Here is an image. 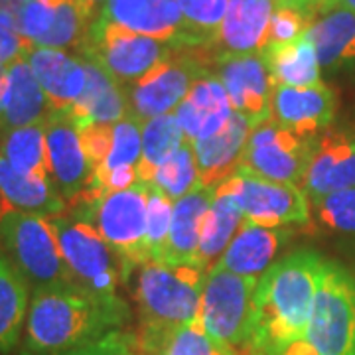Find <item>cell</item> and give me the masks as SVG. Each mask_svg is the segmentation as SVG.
<instances>
[{
    "mask_svg": "<svg viewBox=\"0 0 355 355\" xmlns=\"http://www.w3.org/2000/svg\"><path fill=\"white\" fill-rule=\"evenodd\" d=\"M128 320L130 308L121 296H97L71 282L36 286L22 352L50 355L76 349L125 328Z\"/></svg>",
    "mask_w": 355,
    "mask_h": 355,
    "instance_id": "1",
    "label": "cell"
},
{
    "mask_svg": "<svg viewBox=\"0 0 355 355\" xmlns=\"http://www.w3.org/2000/svg\"><path fill=\"white\" fill-rule=\"evenodd\" d=\"M328 259L312 249L282 257L261 275L254 291V326L243 354L280 355L304 338Z\"/></svg>",
    "mask_w": 355,
    "mask_h": 355,
    "instance_id": "2",
    "label": "cell"
},
{
    "mask_svg": "<svg viewBox=\"0 0 355 355\" xmlns=\"http://www.w3.org/2000/svg\"><path fill=\"white\" fill-rule=\"evenodd\" d=\"M207 270L196 261H148L139 268L135 300L140 343L158 355L166 340L200 316Z\"/></svg>",
    "mask_w": 355,
    "mask_h": 355,
    "instance_id": "3",
    "label": "cell"
},
{
    "mask_svg": "<svg viewBox=\"0 0 355 355\" xmlns=\"http://www.w3.org/2000/svg\"><path fill=\"white\" fill-rule=\"evenodd\" d=\"M0 245L34 288L71 282L51 217L0 209Z\"/></svg>",
    "mask_w": 355,
    "mask_h": 355,
    "instance_id": "4",
    "label": "cell"
},
{
    "mask_svg": "<svg viewBox=\"0 0 355 355\" xmlns=\"http://www.w3.org/2000/svg\"><path fill=\"white\" fill-rule=\"evenodd\" d=\"M51 225L71 282L97 296H119L121 265L93 219L83 209H73L71 216L51 217Z\"/></svg>",
    "mask_w": 355,
    "mask_h": 355,
    "instance_id": "5",
    "label": "cell"
},
{
    "mask_svg": "<svg viewBox=\"0 0 355 355\" xmlns=\"http://www.w3.org/2000/svg\"><path fill=\"white\" fill-rule=\"evenodd\" d=\"M259 279L211 266L205 275L200 320L216 342L247 349L254 326V291Z\"/></svg>",
    "mask_w": 355,
    "mask_h": 355,
    "instance_id": "6",
    "label": "cell"
},
{
    "mask_svg": "<svg viewBox=\"0 0 355 355\" xmlns=\"http://www.w3.org/2000/svg\"><path fill=\"white\" fill-rule=\"evenodd\" d=\"M83 209L103 239L113 249L119 265L123 284H127L135 268L148 263L146 254V209H148V184L137 182L130 188L107 193L93 207H73Z\"/></svg>",
    "mask_w": 355,
    "mask_h": 355,
    "instance_id": "7",
    "label": "cell"
},
{
    "mask_svg": "<svg viewBox=\"0 0 355 355\" xmlns=\"http://www.w3.org/2000/svg\"><path fill=\"white\" fill-rule=\"evenodd\" d=\"M176 48L160 40L137 34L99 16L89 28L87 38L76 53L97 64L127 87L168 60Z\"/></svg>",
    "mask_w": 355,
    "mask_h": 355,
    "instance_id": "8",
    "label": "cell"
},
{
    "mask_svg": "<svg viewBox=\"0 0 355 355\" xmlns=\"http://www.w3.org/2000/svg\"><path fill=\"white\" fill-rule=\"evenodd\" d=\"M314 355H355V279L328 261L304 334Z\"/></svg>",
    "mask_w": 355,
    "mask_h": 355,
    "instance_id": "9",
    "label": "cell"
},
{
    "mask_svg": "<svg viewBox=\"0 0 355 355\" xmlns=\"http://www.w3.org/2000/svg\"><path fill=\"white\" fill-rule=\"evenodd\" d=\"M217 191L229 193L241 207L245 223L261 227H308L312 223V203L300 186L272 182L237 170Z\"/></svg>",
    "mask_w": 355,
    "mask_h": 355,
    "instance_id": "10",
    "label": "cell"
},
{
    "mask_svg": "<svg viewBox=\"0 0 355 355\" xmlns=\"http://www.w3.org/2000/svg\"><path fill=\"white\" fill-rule=\"evenodd\" d=\"M207 48H182L176 50L162 64L153 67L139 81L127 85V97L130 114L140 123L174 113L176 107L184 101L188 91L198 77L211 69L214 53L209 55Z\"/></svg>",
    "mask_w": 355,
    "mask_h": 355,
    "instance_id": "11",
    "label": "cell"
},
{
    "mask_svg": "<svg viewBox=\"0 0 355 355\" xmlns=\"http://www.w3.org/2000/svg\"><path fill=\"white\" fill-rule=\"evenodd\" d=\"M312 144L314 139H304L280 127L272 119H266L251 130L239 170L302 188Z\"/></svg>",
    "mask_w": 355,
    "mask_h": 355,
    "instance_id": "12",
    "label": "cell"
},
{
    "mask_svg": "<svg viewBox=\"0 0 355 355\" xmlns=\"http://www.w3.org/2000/svg\"><path fill=\"white\" fill-rule=\"evenodd\" d=\"M211 69L227 91L235 113L247 116L253 127L270 119V97L275 85L261 53L214 55Z\"/></svg>",
    "mask_w": 355,
    "mask_h": 355,
    "instance_id": "13",
    "label": "cell"
},
{
    "mask_svg": "<svg viewBox=\"0 0 355 355\" xmlns=\"http://www.w3.org/2000/svg\"><path fill=\"white\" fill-rule=\"evenodd\" d=\"M99 16L176 50L200 48L176 0H107Z\"/></svg>",
    "mask_w": 355,
    "mask_h": 355,
    "instance_id": "14",
    "label": "cell"
},
{
    "mask_svg": "<svg viewBox=\"0 0 355 355\" xmlns=\"http://www.w3.org/2000/svg\"><path fill=\"white\" fill-rule=\"evenodd\" d=\"M46 150L51 184L67 207H77L87 188L91 168L81 144L79 128L67 114H50L46 121Z\"/></svg>",
    "mask_w": 355,
    "mask_h": 355,
    "instance_id": "15",
    "label": "cell"
},
{
    "mask_svg": "<svg viewBox=\"0 0 355 355\" xmlns=\"http://www.w3.org/2000/svg\"><path fill=\"white\" fill-rule=\"evenodd\" d=\"M355 188V130L328 128L314 139L302 190L310 200Z\"/></svg>",
    "mask_w": 355,
    "mask_h": 355,
    "instance_id": "16",
    "label": "cell"
},
{
    "mask_svg": "<svg viewBox=\"0 0 355 355\" xmlns=\"http://www.w3.org/2000/svg\"><path fill=\"white\" fill-rule=\"evenodd\" d=\"M336 107V95L324 81L312 87L275 85L270 119L304 139H316L331 128Z\"/></svg>",
    "mask_w": 355,
    "mask_h": 355,
    "instance_id": "17",
    "label": "cell"
},
{
    "mask_svg": "<svg viewBox=\"0 0 355 355\" xmlns=\"http://www.w3.org/2000/svg\"><path fill=\"white\" fill-rule=\"evenodd\" d=\"M28 64L44 89L53 114H69L87 85V65L77 53L32 48Z\"/></svg>",
    "mask_w": 355,
    "mask_h": 355,
    "instance_id": "18",
    "label": "cell"
},
{
    "mask_svg": "<svg viewBox=\"0 0 355 355\" xmlns=\"http://www.w3.org/2000/svg\"><path fill=\"white\" fill-rule=\"evenodd\" d=\"M174 113L186 140L198 142L217 135L227 125L235 111L223 83L214 73V69H207L193 81L188 95Z\"/></svg>",
    "mask_w": 355,
    "mask_h": 355,
    "instance_id": "19",
    "label": "cell"
},
{
    "mask_svg": "<svg viewBox=\"0 0 355 355\" xmlns=\"http://www.w3.org/2000/svg\"><path fill=\"white\" fill-rule=\"evenodd\" d=\"M275 8L277 0H229L227 14L211 48L214 55L261 53Z\"/></svg>",
    "mask_w": 355,
    "mask_h": 355,
    "instance_id": "20",
    "label": "cell"
},
{
    "mask_svg": "<svg viewBox=\"0 0 355 355\" xmlns=\"http://www.w3.org/2000/svg\"><path fill=\"white\" fill-rule=\"evenodd\" d=\"M251 130L253 125L247 116L233 113L227 125L217 135L191 142L200 172V186L217 188L241 168L243 153Z\"/></svg>",
    "mask_w": 355,
    "mask_h": 355,
    "instance_id": "21",
    "label": "cell"
},
{
    "mask_svg": "<svg viewBox=\"0 0 355 355\" xmlns=\"http://www.w3.org/2000/svg\"><path fill=\"white\" fill-rule=\"evenodd\" d=\"M85 65H87V85L67 114L76 123V127L114 125L130 116V105H128L125 85H121L97 64L85 60Z\"/></svg>",
    "mask_w": 355,
    "mask_h": 355,
    "instance_id": "22",
    "label": "cell"
},
{
    "mask_svg": "<svg viewBox=\"0 0 355 355\" xmlns=\"http://www.w3.org/2000/svg\"><path fill=\"white\" fill-rule=\"evenodd\" d=\"M291 235L292 231L288 227L270 229L243 223L217 265L243 277L261 279V275L272 265V259L279 254L284 243L291 241Z\"/></svg>",
    "mask_w": 355,
    "mask_h": 355,
    "instance_id": "23",
    "label": "cell"
},
{
    "mask_svg": "<svg viewBox=\"0 0 355 355\" xmlns=\"http://www.w3.org/2000/svg\"><path fill=\"white\" fill-rule=\"evenodd\" d=\"M0 209L55 217L64 216L67 203L50 178L24 174L0 154Z\"/></svg>",
    "mask_w": 355,
    "mask_h": 355,
    "instance_id": "24",
    "label": "cell"
},
{
    "mask_svg": "<svg viewBox=\"0 0 355 355\" xmlns=\"http://www.w3.org/2000/svg\"><path fill=\"white\" fill-rule=\"evenodd\" d=\"M50 114L51 109L48 97L34 76L28 60H18L8 65L6 67L2 135L12 128L46 123L50 119Z\"/></svg>",
    "mask_w": 355,
    "mask_h": 355,
    "instance_id": "25",
    "label": "cell"
},
{
    "mask_svg": "<svg viewBox=\"0 0 355 355\" xmlns=\"http://www.w3.org/2000/svg\"><path fill=\"white\" fill-rule=\"evenodd\" d=\"M322 71H340L355 65V12L334 8L320 14L310 30Z\"/></svg>",
    "mask_w": 355,
    "mask_h": 355,
    "instance_id": "26",
    "label": "cell"
},
{
    "mask_svg": "<svg viewBox=\"0 0 355 355\" xmlns=\"http://www.w3.org/2000/svg\"><path fill=\"white\" fill-rule=\"evenodd\" d=\"M216 190L217 188L198 186L196 190L174 202L168 249L164 254L166 261H196L198 263L202 221L216 200Z\"/></svg>",
    "mask_w": 355,
    "mask_h": 355,
    "instance_id": "27",
    "label": "cell"
},
{
    "mask_svg": "<svg viewBox=\"0 0 355 355\" xmlns=\"http://www.w3.org/2000/svg\"><path fill=\"white\" fill-rule=\"evenodd\" d=\"M261 55L272 85L312 87L322 83V67L318 62L316 48L312 40L308 38V32L291 44L266 46Z\"/></svg>",
    "mask_w": 355,
    "mask_h": 355,
    "instance_id": "28",
    "label": "cell"
},
{
    "mask_svg": "<svg viewBox=\"0 0 355 355\" xmlns=\"http://www.w3.org/2000/svg\"><path fill=\"white\" fill-rule=\"evenodd\" d=\"M26 277L4 253H0V355L18 347L30 310V288Z\"/></svg>",
    "mask_w": 355,
    "mask_h": 355,
    "instance_id": "29",
    "label": "cell"
},
{
    "mask_svg": "<svg viewBox=\"0 0 355 355\" xmlns=\"http://www.w3.org/2000/svg\"><path fill=\"white\" fill-rule=\"evenodd\" d=\"M245 223L241 207L229 193L216 190V200L202 221L200 231V249H198V263L209 270L217 265L221 254L225 253L229 243L239 233Z\"/></svg>",
    "mask_w": 355,
    "mask_h": 355,
    "instance_id": "30",
    "label": "cell"
},
{
    "mask_svg": "<svg viewBox=\"0 0 355 355\" xmlns=\"http://www.w3.org/2000/svg\"><path fill=\"white\" fill-rule=\"evenodd\" d=\"M186 135L178 123L176 113L153 116L142 123V154L139 162V182L153 184L154 174L168 158L182 148Z\"/></svg>",
    "mask_w": 355,
    "mask_h": 355,
    "instance_id": "31",
    "label": "cell"
},
{
    "mask_svg": "<svg viewBox=\"0 0 355 355\" xmlns=\"http://www.w3.org/2000/svg\"><path fill=\"white\" fill-rule=\"evenodd\" d=\"M0 154L16 170L24 174L50 178L46 150V123H36L4 132L0 137Z\"/></svg>",
    "mask_w": 355,
    "mask_h": 355,
    "instance_id": "32",
    "label": "cell"
},
{
    "mask_svg": "<svg viewBox=\"0 0 355 355\" xmlns=\"http://www.w3.org/2000/svg\"><path fill=\"white\" fill-rule=\"evenodd\" d=\"M153 184L164 191L172 202L184 198L186 193H190L200 186V172H198L193 144L190 140H186L182 148L156 170Z\"/></svg>",
    "mask_w": 355,
    "mask_h": 355,
    "instance_id": "33",
    "label": "cell"
},
{
    "mask_svg": "<svg viewBox=\"0 0 355 355\" xmlns=\"http://www.w3.org/2000/svg\"><path fill=\"white\" fill-rule=\"evenodd\" d=\"M200 48L211 50L227 14L229 0H176Z\"/></svg>",
    "mask_w": 355,
    "mask_h": 355,
    "instance_id": "34",
    "label": "cell"
},
{
    "mask_svg": "<svg viewBox=\"0 0 355 355\" xmlns=\"http://www.w3.org/2000/svg\"><path fill=\"white\" fill-rule=\"evenodd\" d=\"M172 211H174V202L160 188L148 184L146 237H144L148 261L164 259L168 237H170V225H172Z\"/></svg>",
    "mask_w": 355,
    "mask_h": 355,
    "instance_id": "35",
    "label": "cell"
},
{
    "mask_svg": "<svg viewBox=\"0 0 355 355\" xmlns=\"http://www.w3.org/2000/svg\"><path fill=\"white\" fill-rule=\"evenodd\" d=\"M316 221L328 231L355 235V188L331 191L310 200Z\"/></svg>",
    "mask_w": 355,
    "mask_h": 355,
    "instance_id": "36",
    "label": "cell"
},
{
    "mask_svg": "<svg viewBox=\"0 0 355 355\" xmlns=\"http://www.w3.org/2000/svg\"><path fill=\"white\" fill-rule=\"evenodd\" d=\"M158 355H239L223 343L216 342L205 328L200 316L176 330L162 345Z\"/></svg>",
    "mask_w": 355,
    "mask_h": 355,
    "instance_id": "37",
    "label": "cell"
},
{
    "mask_svg": "<svg viewBox=\"0 0 355 355\" xmlns=\"http://www.w3.org/2000/svg\"><path fill=\"white\" fill-rule=\"evenodd\" d=\"M316 18L304 10L292 6L288 2H277V8L270 16L266 46H280L291 44L294 40L302 38ZM265 46V48H266Z\"/></svg>",
    "mask_w": 355,
    "mask_h": 355,
    "instance_id": "38",
    "label": "cell"
},
{
    "mask_svg": "<svg viewBox=\"0 0 355 355\" xmlns=\"http://www.w3.org/2000/svg\"><path fill=\"white\" fill-rule=\"evenodd\" d=\"M139 336L137 331H130L127 328L114 330L107 334L105 338L97 340V342L89 343V345H81L76 349H67V352H60V354L50 355H125L137 343ZM20 355H34L28 352H20Z\"/></svg>",
    "mask_w": 355,
    "mask_h": 355,
    "instance_id": "39",
    "label": "cell"
},
{
    "mask_svg": "<svg viewBox=\"0 0 355 355\" xmlns=\"http://www.w3.org/2000/svg\"><path fill=\"white\" fill-rule=\"evenodd\" d=\"M32 48L34 46L18 32V28L0 14V64L8 67L18 60H26Z\"/></svg>",
    "mask_w": 355,
    "mask_h": 355,
    "instance_id": "40",
    "label": "cell"
},
{
    "mask_svg": "<svg viewBox=\"0 0 355 355\" xmlns=\"http://www.w3.org/2000/svg\"><path fill=\"white\" fill-rule=\"evenodd\" d=\"M279 2H288L292 6H296V8H300V10H304L310 16H314L316 18V14L322 12V8L330 2V0H279Z\"/></svg>",
    "mask_w": 355,
    "mask_h": 355,
    "instance_id": "41",
    "label": "cell"
},
{
    "mask_svg": "<svg viewBox=\"0 0 355 355\" xmlns=\"http://www.w3.org/2000/svg\"><path fill=\"white\" fill-rule=\"evenodd\" d=\"M4 95H6V65L0 64V135H2V114H4Z\"/></svg>",
    "mask_w": 355,
    "mask_h": 355,
    "instance_id": "42",
    "label": "cell"
},
{
    "mask_svg": "<svg viewBox=\"0 0 355 355\" xmlns=\"http://www.w3.org/2000/svg\"><path fill=\"white\" fill-rule=\"evenodd\" d=\"M334 8H345V10H354L355 12V0H330V2L322 8V12H328V10H334Z\"/></svg>",
    "mask_w": 355,
    "mask_h": 355,
    "instance_id": "43",
    "label": "cell"
},
{
    "mask_svg": "<svg viewBox=\"0 0 355 355\" xmlns=\"http://www.w3.org/2000/svg\"><path fill=\"white\" fill-rule=\"evenodd\" d=\"M79 2H83V4H87L91 8H95V10H99L101 12L103 6L107 4V0H79Z\"/></svg>",
    "mask_w": 355,
    "mask_h": 355,
    "instance_id": "44",
    "label": "cell"
},
{
    "mask_svg": "<svg viewBox=\"0 0 355 355\" xmlns=\"http://www.w3.org/2000/svg\"><path fill=\"white\" fill-rule=\"evenodd\" d=\"M239 355H249V354H239Z\"/></svg>",
    "mask_w": 355,
    "mask_h": 355,
    "instance_id": "45",
    "label": "cell"
},
{
    "mask_svg": "<svg viewBox=\"0 0 355 355\" xmlns=\"http://www.w3.org/2000/svg\"><path fill=\"white\" fill-rule=\"evenodd\" d=\"M277 2H279V0H277Z\"/></svg>",
    "mask_w": 355,
    "mask_h": 355,
    "instance_id": "46",
    "label": "cell"
}]
</instances>
